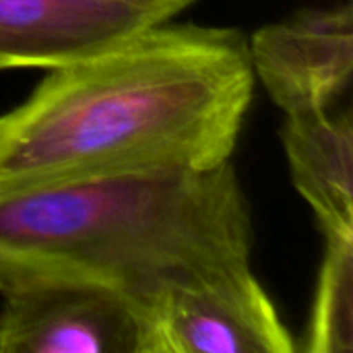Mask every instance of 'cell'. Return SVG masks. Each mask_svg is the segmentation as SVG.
Returning a JSON list of instances; mask_svg holds the SVG:
<instances>
[{
    "label": "cell",
    "instance_id": "cell-3",
    "mask_svg": "<svg viewBox=\"0 0 353 353\" xmlns=\"http://www.w3.org/2000/svg\"><path fill=\"white\" fill-rule=\"evenodd\" d=\"M145 353H294L250 261L170 283L145 304Z\"/></svg>",
    "mask_w": 353,
    "mask_h": 353
},
{
    "label": "cell",
    "instance_id": "cell-5",
    "mask_svg": "<svg viewBox=\"0 0 353 353\" xmlns=\"http://www.w3.org/2000/svg\"><path fill=\"white\" fill-rule=\"evenodd\" d=\"M254 79L285 114L329 110L353 72L352 4L300 8L248 39Z\"/></svg>",
    "mask_w": 353,
    "mask_h": 353
},
{
    "label": "cell",
    "instance_id": "cell-1",
    "mask_svg": "<svg viewBox=\"0 0 353 353\" xmlns=\"http://www.w3.org/2000/svg\"><path fill=\"white\" fill-rule=\"evenodd\" d=\"M248 39L163 21L54 66L0 116V194L134 172L230 161L254 95Z\"/></svg>",
    "mask_w": 353,
    "mask_h": 353
},
{
    "label": "cell",
    "instance_id": "cell-7",
    "mask_svg": "<svg viewBox=\"0 0 353 353\" xmlns=\"http://www.w3.org/2000/svg\"><path fill=\"white\" fill-rule=\"evenodd\" d=\"M304 350L310 353L353 350V236L325 238Z\"/></svg>",
    "mask_w": 353,
    "mask_h": 353
},
{
    "label": "cell",
    "instance_id": "cell-2",
    "mask_svg": "<svg viewBox=\"0 0 353 353\" xmlns=\"http://www.w3.org/2000/svg\"><path fill=\"white\" fill-rule=\"evenodd\" d=\"M252 213L234 165L50 182L0 194V292L95 281L145 304L174 281L250 261Z\"/></svg>",
    "mask_w": 353,
    "mask_h": 353
},
{
    "label": "cell",
    "instance_id": "cell-6",
    "mask_svg": "<svg viewBox=\"0 0 353 353\" xmlns=\"http://www.w3.org/2000/svg\"><path fill=\"white\" fill-rule=\"evenodd\" d=\"M281 143L296 190L329 236H353V124L350 112L285 114Z\"/></svg>",
    "mask_w": 353,
    "mask_h": 353
},
{
    "label": "cell",
    "instance_id": "cell-4",
    "mask_svg": "<svg viewBox=\"0 0 353 353\" xmlns=\"http://www.w3.org/2000/svg\"><path fill=\"white\" fill-rule=\"evenodd\" d=\"M0 296V353H145V308L116 288L33 279Z\"/></svg>",
    "mask_w": 353,
    "mask_h": 353
}]
</instances>
